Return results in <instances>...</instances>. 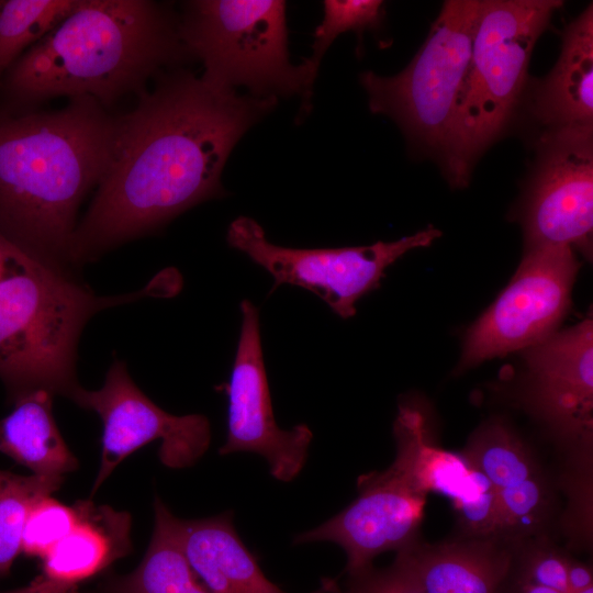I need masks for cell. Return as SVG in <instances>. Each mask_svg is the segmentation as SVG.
<instances>
[{"label":"cell","mask_w":593,"mask_h":593,"mask_svg":"<svg viewBox=\"0 0 593 593\" xmlns=\"http://www.w3.org/2000/svg\"><path fill=\"white\" fill-rule=\"evenodd\" d=\"M276 103L212 87L186 70L160 76L116 118L107 170L74 234L72 265L224 195L221 174L233 147Z\"/></svg>","instance_id":"6da1fadb"},{"label":"cell","mask_w":593,"mask_h":593,"mask_svg":"<svg viewBox=\"0 0 593 593\" xmlns=\"http://www.w3.org/2000/svg\"><path fill=\"white\" fill-rule=\"evenodd\" d=\"M115 126L91 97L57 111H0V234L67 272L77 212L107 170Z\"/></svg>","instance_id":"7a4b0ae2"},{"label":"cell","mask_w":593,"mask_h":593,"mask_svg":"<svg viewBox=\"0 0 593 593\" xmlns=\"http://www.w3.org/2000/svg\"><path fill=\"white\" fill-rule=\"evenodd\" d=\"M189 56L178 22L148 0H79L48 34L2 76L18 107L54 97H91L108 107Z\"/></svg>","instance_id":"3957f363"},{"label":"cell","mask_w":593,"mask_h":593,"mask_svg":"<svg viewBox=\"0 0 593 593\" xmlns=\"http://www.w3.org/2000/svg\"><path fill=\"white\" fill-rule=\"evenodd\" d=\"M148 290L99 296L32 257L10 270L0 279V380L8 400L38 390L68 396L78 385L77 348L87 322Z\"/></svg>","instance_id":"277c9868"},{"label":"cell","mask_w":593,"mask_h":593,"mask_svg":"<svg viewBox=\"0 0 593 593\" xmlns=\"http://www.w3.org/2000/svg\"><path fill=\"white\" fill-rule=\"evenodd\" d=\"M561 5L556 0L482 1L457 101L454 143L444 161L455 187L467 184L475 158L507 125L533 48Z\"/></svg>","instance_id":"5b68a950"},{"label":"cell","mask_w":593,"mask_h":593,"mask_svg":"<svg viewBox=\"0 0 593 593\" xmlns=\"http://www.w3.org/2000/svg\"><path fill=\"white\" fill-rule=\"evenodd\" d=\"M181 43L203 65L208 85L250 96L300 94L301 113L310 111L314 80L288 49L286 2L278 0H195L178 22Z\"/></svg>","instance_id":"8992f818"},{"label":"cell","mask_w":593,"mask_h":593,"mask_svg":"<svg viewBox=\"0 0 593 593\" xmlns=\"http://www.w3.org/2000/svg\"><path fill=\"white\" fill-rule=\"evenodd\" d=\"M482 1H445L423 46L405 69L382 77L360 75L369 108L389 115L444 161L455 137L457 101L470 60Z\"/></svg>","instance_id":"52a82bcc"},{"label":"cell","mask_w":593,"mask_h":593,"mask_svg":"<svg viewBox=\"0 0 593 593\" xmlns=\"http://www.w3.org/2000/svg\"><path fill=\"white\" fill-rule=\"evenodd\" d=\"M428 427L419 405L400 404L393 427L396 456L391 466L361 475L358 497L323 524L296 535L293 544L338 545L346 552V572L353 578L371 568L380 553L414 542L428 493L417 466L421 440Z\"/></svg>","instance_id":"ba28073f"},{"label":"cell","mask_w":593,"mask_h":593,"mask_svg":"<svg viewBox=\"0 0 593 593\" xmlns=\"http://www.w3.org/2000/svg\"><path fill=\"white\" fill-rule=\"evenodd\" d=\"M440 231L432 226L393 242L339 248H291L271 243L253 219L240 216L227 230L231 247L246 254L282 284L303 288L321 298L343 318L356 313V303L379 287L385 269L407 251L429 246Z\"/></svg>","instance_id":"9c48e42d"},{"label":"cell","mask_w":593,"mask_h":593,"mask_svg":"<svg viewBox=\"0 0 593 593\" xmlns=\"http://www.w3.org/2000/svg\"><path fill=\"white\" fill-rule=\"evenodd\" d=\"M579 267L569 246L526 249L507 287L468 329L458 370L525 349L555 333L570 306Z\"/></svg>","instance_id":"30bf717a"},{"label":"cell","mask_w":593,"mask_h":593,"mask_svg":"<svg viewBox=\"0 0 593 593\" xmlns=\"http://www.w3.org/2000/svg\"><path fill=\"white\" fill-rule=\"evenodd\" d=\"M67 398L97 413L103 425L92 493L126 457L153 440H160L158 457L171 469L193 466L210 446L211 427L205 416L164 411L141 391L119 359L111 363L100 389L87 390L78 384Z\"/></svg>","instance_id":"8fae6325"},{"label":"cell","mask_w":593,"mask_h":593,"mask_svg":"<svg viewBox=\"0 0 593 593\" xmlns=\"http://www.w3.org/2000/svg\"><path fill=\"white\" fill-rule=\"evenodd\" d=\"M242 323L230 381L224 385L227 435L219 454L247 451L265 458L270 474L290 482L303 469L313 439L306 424L282 429L275 419L264 361L258 309L248 300L239 304Z\"/></svg>","instance_id":"7c38bea8"},{"label":"cell","mask_w":593,"mask_h":593,"mask_svg":"<svg viewBox=\"0 0 593 593\" xmlns=\"http://www.w3.org/2000/svg\"><path fill=\"white\" fill-rule=\"evenodd\" d=\"M523 225L526 249L569 246L591 251L593 127L542 135Z\"/></svg>","instance_id":"4fadbf2b"},{"label":"cell","mask_w":593,"mask_h":593,"mask_svg":"<svg viewBox=\"0 0 593 593\" xmlns=\"http://www.w3.org/2000/svg\"><path fill=\"white\" fill-rule=\"evenodd\" d=\"M525 404L560 441L591 456L593 323L588 317L525 348Z\"/></svg>","instance_id":"5bb4252c"},{"label":"cell","mask_w":593,"mask_h":593,"mask_svg":"<svg viewBox=\"0 0 593 593\" xmlns=\"http://www.w3.org/2000/svg\"><path fill=\"white\" fill-rule=\"evenodd\" d=\"M76 505V525L42 559L40 574L29 585L7 593H75L131 551L128 513L90 500Z\"/></svg>","instance_id":"9a60e30c"},{"label":"cell","mask_w":593,"mask_h":593,"mask_svg":"<svg viewBox=\"0 0 593 593\" xmlns=\"http://www.w3.org/2000/svg\"><path fill=\"white\" fill-rule=\"evenodd\" d=\"M501 539L467 538L438 545L416 540L398 550L424 593H502L514 549Z\"/></svg>","instance_id":"2e32d148"},{"label":"cell","mask_w":593,"mask_h":593,"mask_svg":"<svg viewBox=\"0 0 593 593\" xmlns=\"http://www.w3.org/2000/svg\"><path fill=\"white\" fill-rule=\"evenodd\" d=\"M171 523L189 566L212 593H284L240 540L232 512L200 519L172 515Z\"/></svg>","instance_id":"e0dca14e"},{"label":"cell","mask_w":593,"mask_h":593,"mask_svg":"<svg viewBox=\"0 0 593 593\" xmlns=\"http://www.w3.org/2000/svg\"><path fill=\"white\" fill-rule=\"evenodd\" d=\"M534 111L547 131L593 127V5L564 30L560 56L535 91Z\"/></svg>","instance_id":"ac0fdd59"},{"label":"cell","mask_w":593,"mask_h":593,"mask_svg":"<svg viewBox=\"0 0 593 593\" xmlns=\"http://www.w3.org/2000/svg\"><path fill=\"white\" fill-rule=\"evenodd\" d=\"M53 394L38 390L12 402L0 419V452L32 474L64 478L78 467L53 415Z\"/></svg>","instance_id":"d6986e66"},{"label":"cell","mask_w":593,"mask_h":593,"mask_svg":"<svg viewBox=\"0 0 593 593\" xmlns=\"http://www.w3.org/2000/svg\"><path fill=\"white\" fill-rule=\"evenodd\" d=\"M155 525L141 563L113 580L108 593H212L198 579L182 553L172 529V513L156 497Z\"/></svg>","instance_id":"ffe728a7"},{"label":"cell","mask_w":593,"mask_h":593,"mask_svg":"<svg viewBox=\"0 0 593 593\" xmlns=\"http://www.w3.org/2000/svg\"><path fill=\"white\" fill-rule=\"evenodd\" d=\"M461 455L492 483L495 492L514 489L540 474L527 446L499 419L479 427Z\"/></svg>","instance_id":"44dd1931"},{"label":"cell","mask_w":593,"mask_h":593,"mask_svg":"<svg viewBox=\"0 0 593 593\" xmlns=\"http://www.w3.org/2000/svg\"><path fill=\"white\" fill-rule=\"evenodd\" d=\"M78 3L79 0H0V79Z\"/></svg>","instance_id":"7402d4cb"},{"label":"cell","mask_w":593,"mask_h":593,"mask_svg":"<svg viewBox=\"0 0 593 593\" xmlns=\"http://www.w3.org/2000/svg\"><path fill=\"white\" fill-rule=\"evenodd\" d=\"M64 478L20 475L0 470V577L7 574L22 549L27 515L41 499L59 489Z\"/></svg>","instance_id":"603a6c76"},{"label":"cell","mask_w":593,"mask_h":593,"mask_svg":"<svg viewBox=\"0 0 593 593\" xmlns=\"http://www.w3.org/2000/svg\"><path fill=\"white\" fill-rule=\"evenodd\" d=\"M323 9L313 34L312 55L303 60L314 80L322 57L339 34L355 31L361 40L362 32L377 29L383 18V2L379 0H325Z\"/></svg>","instance_id":"cb8c5ba5"},{"label":"cell","mask_w":593,"mask_h":593,"mask_svg":"<svg viewBox=\"0 0 593 593\" xmlns=\"http://www.w3.org/2000/svg\"><path fill=\"white\" fill-rule=\"evenodd\" d=\"M78 508L47 495L31 508L22 535L26 556L43 559L76 525Z\"/></svg>","instance_id":"d4e9b609"},{"label":"cell","mask_w":593,"mask_h":593,"mask_svg":"<svg viewBox=\"0 0 593 593\" xmlns=\"http://www.w3.org/2000/svg\"><path fill=\"white\" fill-rule=\"evenodd\" d=\"M523 546V545H521ZM514 558L510 575L569 593L567 568L569 557L551 545L513 546Z\"/></svg>","instance_id":"484cf974"},{"label":"cell","mask_w":593,"mask_h":593,"mask_svg":"<svg viewBox=\"0 0 593 593\" xmlns=\"http://www.w3.org/2000/svg\"><path fill=\"white\" fill-rule=\"evenodd\" d=\"M355 580L363 593H424L414 574L398 553L394 562L382 570L372 567Z\"/></svg>","instance_id":"4316f807"},{"label":"cell","mask_w":593,"mask_h":593,"mask_svg":"<svg viewBox=\"0 0 593 593\" xmlns=\"http://www.w3.org/2000/svg\"><path fill=\"white\" fill-rule=\"evenodd\" d=\"M567 585L569 593H575L593 585L592 568L586 563L569 559Z\"/></svg>","instance_id":"83f0119b"},{"label":"cell","mask_w":593,"mask_h":593,"mask_svg":"<svg viewBox=\"0 0 593 593\" xmlns=\"http://www.w3.org/2000/svg\"><path fill=\"white\" fill-rule=\"evenodd\" d=\"M30 257L0 234V279Z\"/></svg>","instance_id":"f1b7e54d"},{"label":"cell","mask_w":593,"mask_h":593,"mask_svg":"<svg viewBox=\"0 0 593 593\" xmlns=\"http://www.w3.org/2000/svg\"><path fill=\"white\" fill-rule=\"evenodd\" d=\"M502 593H562L558 590L508 577Z\"/></svg>","instance_id":"f546056e"},{"label":"cell","mask_w":593,"mask_h":593,"mask_svg":"<svg viewBox=\"0 0 593 593\" xmlns=\"http://www.w3.org/2000/svg\"><path fill=\"white\" fill-rule=\"evenodd\" d=\"M313 593H342V590L335 580L323 579L321 586Z\"/></svg>","instance_id":"4dcf8cb0"},{"label":"cell","mask_w":593,"mask_h":593,"mask_svg":"<svg viewBox=\"0 0 593 593\" xmlns=\"http://www.w3.org/2000/svg\"><path fill=\"white\" fill-rule=\"evenodd\" d=\"M342 593H363V592L360 589L359 584L355 580L350 579L348 589L345 592L342 591Z\"/></svg>","instance_id":"1f68e13d"},{"label":"cell","mask_w":593,"mask_h":593,"mask_svg":"<svg viewBox=\"0 0 593 593\" xmlns=\"http://www.w3.org/2000/svg\"><path fill=\"white\" fill-rule=\"evenodd\" d=\"M575 593H593V585L584 589V590H581L579 592H575Z\"/></svg>","instance_id":"d6a6232c"}]
</instances>
